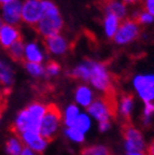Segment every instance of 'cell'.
Wrapping results in <instances>:
<instances>
[{
    "label": "cell",
    "instance_id": "cell-1",
    "mask_svg": "<svg viewBox=\"0 0 154 155\" xmlns=\"http://www.w3.org/2000/svg\"><path fill=\"white\" fill-rule=\"evenodd\" d=\"M43 15L36 25V30L43 38L60 34L64 28V19L59 9L52 0H42Z\"/></svg>",
    "mask_w": 154,
    "mask_h": 155
},
{
    "label": "cell",
    "instance_id": "cell-2",
    "mask_svg": "<svg viewBox=\"0 0 154 155\" xmlns=\"http://www.w3.org/2000/svg\"><path fill=\"white\" fill-rule=\"evenodd\" d=\"M62 123V112L54 104H50L46 106V111L44 113L43 119L41 122L40 136L50 142L55 137L58 128Z\"/></svg>",
    "mask_w": 154,
    "mask_h": 155
},
{
    "label": "cell",
    "instance_id": "cell-3",
    "mask_svg": "<svg viewBox=\"0 0 154 155\" xmlns=\"http://www.w3.org/2000/svg\"><path fill=\"white\" fill-rule=\"evenodd\" d=\"M89 70H91L89 82L100 92L107 93L113 90V87L111 85V75L105 64L91 61V59H89Z\"/></svg>",
    "mask_w": 154,
    "mask_h": 155
},
{
    "label": "cell",
    "instance_id": "cell-4",
    "mask_svg": "<svg viewBox=\"0 0 154 155\" xmlns=\"http://www.w3.org/2000/svg\"><path fill=\"white\" fill-rule=\"evenodd\" d=\"M140 25L134 18H126L122 21L118 31L113 37V42L118 45H127L134 42L139 37Z\"/></svg>",
    "mask_w": 154,
    "mask_h": 155
},
{
    "label": "cell",
    "instance_id": "cell-5",
    "mask_svg": "<svg viewBox=\"0 0 154 155\" xmlns=\"http://www.w3.org/2000/svg\"><path fill=\"white\" fill-rule=\"evenodd\" d=\"M122 135L127 152H143L145 140L141 131L130 125V123H124L122 124Z\"/></svg>",
    "mask_w": 154,
    "mask_h": 155
},
{
    "label": "cell",
    "instance_id": "cell-6",
    "mask_svg": "<svg viewBox=\"0 0 154 155\" xmlns=\"http://www.w3.org/2000/svg\"><path fill=\"white\" fill-rule=\"evenodd\" d=\"M132 85L137 94L143 101L153 102L154 100V74H138L134 78Z\"/></svg>",
    "mask_w": 154,
    "mask_h": 155
},
{
    "label": "cell",
    "instance_id": "cell-7",
    "mask_svg": "<svg viewBox=\"0 0 154 155\" xmlns=\"http://www.w3.org/2000/svg\"><path fill=\"white\" fill-rule=\"evenodd\" d=\"M43 15L42 0L22 1V22L29 26H36Z\"/></svg>",
    "mask_w": 154,
    "mask_h": 155
},
{
    "label": "cell",
    "instance_id": "cell-8",
    "mask_svg": "<svg viewBox=\"0 0 154 155\" xmlns=\"http://www.w3.org/2000/svg\"><path fill=\"white\" fill-rule=\"evenodd\" d=\"M0 17L3 24L17 26L22 22V0H15L0 7Z\"/></svg>",
    "mask_w": 154,
    "mask_h": 155
},
{
    "label": "cell",
    "instance_id": "cell-9",
    "mask_svg": "<svg viewBox=\"0 0 154 155\" xmlns=\"http://www.w3.org/2000/svg\"><path fill=\"white\" fill-rule=\"evenodd\" d=\"M27 113V122H28V130L38 133L40 131L41 122L46 111V106L40 102H32L25 108Z\"/></svg>",
    "mask_w": 154,
    "mask_h": 155
},
{
    "label": "cell",
    "instance_id": "cell-10",
    "mask_svg": "<svg viewBox=\"0 0 154 155\" xmlns=\"http://www.w3.org/2000/svg\"><path fill=\"white\" fill-rule=\"evenodd\" d=\"M44 46L46 51L54 56H62L66 54L70 48V42L62 34L49 37L44 40Z\"/></svg>",
    "mask_w": 154,
    "mask_h": 155
},
{
    "label": "cell",
    "instance_id": "cell-11",
    "mask_svg": "<svg viewBox=\"0 0 154 155\" xmlns=\"http://www.w3.org/2000/svg\"><path fill=\"white\" fill-rule=\"evenodd\" d=\"M87 112L99 122L110 121V119L116 117L104 97L93 100V102L87 107Z\"/></svg>",
    "mask_w": 154,
    "mask_h": 155
},
{
    "label": "cell",
    "instance_id": "cell-12",
    "mask_svg": "<svg viewBox=\"0 0 154 155\" xmlns=\"http://www.w3.org/2000/svg\"><path fill=\"white\" fill-rule=\"evenodd\" d=\"M21 137V141L23 142V144H25L27 148L32 149V151L37 152L38 154L42 153L48 147V141L45 139H43L40 136V134L34 133V131H24L19 135Z\"/></svg>",
    "mask_w": 154,
    "mask_h": 155
},
{
    "label": "cell",
    "instance_id": "cell-13",
    "mask_svg": "<svg viewBox=\"0 0 154 155\" xmlns=\"http://www.w3.org/2000/svg\"><path fill=\"white\" fill-rule=\"evenodd\" d=\"M18 40H22V35L16 26L5 24L0 28V45L2 48H9Z\"/></svg>",
    "mask_w": 154,
    "mask_h": 155
},
{
    "label": "cell",
    "instance_id": "cell-14",
    "mask_svg": "<svg viewBox=\"0 0 154 155\" xmlns=\"http://www.w3.org/2000/svg\"><path fill=\"white\" fill-rule=\"evenodd\" d=\"M24 59L28 63L41 64L44 61V53L40 44L37 41H30L25 43Z\"/></svg>",
    "mask_w": 154,
    "mask_h": 155
},
{
    "label": "cell",
    "instance_id": "cell-15",
    "mask_svg": "<svg viewBox=\"0 0 154 155\" xmlns=\"http://www.w3.org/2000/svg\"><path fill=\"white\" fill-rule=\"evenodd\" d=\"M105 14H110L116 16L122 22L126 19V16L128 14L127 5H125L121 0H111V1H106L104 5Z\"/></svg>",
    "mask_w": 154,
    "mask_h": 155
},
{
    "label": "cell",
    "instance_id": "cell-16",
    "mask_svg": "<svg viewBox=\"0 0 154 155\" xmlns=\"http://www.w3.org/2000/svg\"><path fill=\"white\" fill-rule=\"evenodd\" d=\"M134 96L130 94H124L122 95L120 99V104H118V109L120 111L121 115L124 119V123H129L130 114L132 112V108H134Z\"/></svg>",
    "mask_w": 154,
    "mask_h": 155
},
{
    "label": "cell",
    "instance_id": "cell-17",
    "mask_svg": "<svg viewBox=\"0 0 154 155\" xmlns=\"http://www.w3.org/2000/svg\"><path fill=\"white\" fill-rule=\"evenodd\" d=\"M14 82V72L12 67L5 61L0 59V84L5 87V90H10V87Z\"/></svg>",
    "mask_w": 154,
    "mask_h": 155
},
{
    "label": "cell",
    "instance_id": "cell-18",
    "mask_svg": "<svg viewBox=\"0 0 154 155\" xmlns=\"http://www.w3.org/2000/svg\"><path fill=\"white\" fill-rule=\"evenodd\" d=\"M93 97H94V95H93V92L89 86L80 85V86L77 87L75 93V101L79 104L87 108L93 102Z\"/></svg>",
    "mask_w": 154,
    "mask_h": 155
},
{
    "label": "cell",
    "instance_id": "cell-19",
    "mask_svg": "<svg viewBox=\"0 0 154 155\" xmlns=\"http://www.w3.org/2000/svg\"><path fill=\"white\" fill-rule=\"evenodd\" d=\"M120 24L121 21L119 18H116V16L110 14H105L104 22H102L105 36L109 39H113L114 35L116 34L119 27H120Z\"/></svg>",
    "mask_w": 154,
    "mask_h": 155
},
{
    "label": "cell",
    "instance_id": "cell-20",
    "mask_svg": "<svg viewBox=\"0 0 154 155\" xmlns=\"http://www.w3.org/2000/svg\"><path fill=\"white\" fill-rule=\"evenodd\" d=\"M71 77L78 79V80L84 81V82H89V74H91V70H89V61H85L83 63H80L73 68L71 72H70Z\"/></svg>",
    "mask_w": 154,
    "mask_h": 155
},
{
    "label": "cell",
    "instance_id": "cell-21",
    "mask_svg": "<svg viewBox=\"0 0 154 155\" xmlns=\"http://www.w3.org/2000/svg\"><path fill=\"white\" fill-rule=\"evenodd\" d=\"M24 51L25 43L23 42V40H18L8 48V53H9L10 57L15 61H22L24 59Z\"/></svg>",
    "mask_w": 154,
    "mask_h": 155
},
{
    "label": "cell",
    "instance_id": "cell-22",
    "mask_svg": "<svg viewBox=\"0 0 154 155\" xmlns=\"http://www.w3.org/2000/svg\"><path fill=\"white\" fill-rule=\"evenodd\" d=\"M23 142L16 137L8 139L5 142V152L8 155H19L23 150Z\"/></svg>",
    "mask_w": 154,
    "mask_h": 155
},
{
    "label": "cell",
    "instance_id": "cell-23",
    "mask_svg": "<svg viewBox=\"0 0 154 155\" xmlns=\"http://www.w3.org/2000/svg\"><path fill=\"white\" fill-rule=\"evenodd\" d=\"M24 68L25 70L34 78H41L45 75V68L44 66H42V64L24 61Z\"/></svg>",
    "mask_w": 154,
    "mask_h": 155
},
{
    "label": "cell",
    "instance_id": "cell-24",
    "mask_svg": "<svg viewBox=\"0 0 154 155\" xmlns=\"http://www.w3.org/2000/svg\"><path fill=\"white\" fill-rule=\"evenodd\" d=\"M80 155H111V153L105 145H91L83 149Z\"/></svg>",
    "mask_w": 154,
    "mask_h": 155
},
{
    "label": "cell",
    "instance_id": "cell-25",
    "mask_svg": "<svg viewBox=\"0 0 154 155\" xmlns=\"http://www.w3.org/2000/svg\"><path fill=\"white\" fill-rule=\"evenodd\" d=\"M79 116V109L75 104H70L67 107L65 112V124L67 127H72L75 120Z\"/></svg>",
    "mask_w": 154,
    "mask_h": 155
},
{
    "label": "cell",
    "instance_id": "cell-26",
    "mask_svg": "<svg viewBox=\"0 0 154 155\" xmlns=\"http://www.w3.org/2000/svg\"><path fill=\"white\" fill-rule=\"evenodd\" d=\"M89 126H91V120H89V116L86 114H79L72 127L79 129L80 131L84 134L85 131H87L89 129Z\"/></svg>",
    "mask_w": 154,
    "mask_h": 155
},
{
    "label": "cell",
    "instance_id": "cell-27",
    "mask_svg": "<svg viewBox=\"0 0 154 155\" xmlns=\"http://www.w3.org/2000/svg\"><path fill=\"white\" fill-rule=\"evenodd\" d=\"M65 134L68 138L71 139L75 142H83L84 141V134L80 131L79 129L75 128V127H68L66 129Z\"/></svg>",
    "mask_w": 154,
    "mask_h": 155
},
{
    "label": "cell",
    "instance_id": "cell-28",
    "mask_svg": "<svg viewBox=\"0 0 154 155\" xmlns=\"http://www.w3.org/2000/svg\"><path fill=\"white\" fill-rule=\"evenodd\" d=\"M134 19H136L139 25H150L154 23V17L145 10L141 11L140 13H138L137 16H135Z\"/></svg>",
    "mask_w": 154,
    "mask_h": 155
},
{
    "label": "cell",
    "instance_id": "cell-29",
    "mask_svg": "<svg viewBox=\"0 0 154 155\" xmlns=\"http://www.w3.org/2000/svg\"><path fill=\"white\" fill-rule=\"evenodd\" d=\"M154 113V102H147L143 109V124L148 126L151 122V116Z\"/></svg>",
    "mask_w": 154,
    "mask_h": 155
},
{
    "label": "cell",
    "instance_id": "cell-30",
    "mask_svg": "<svg viewBox=\"0 0 154 155\" xmlns=\"http://www.w3.org/2000/svg\"><path fill=\"white\" fill-rule=\"evenodd\" d=\"M44 68H45V74L50 75V77H56L60 72V66L55 61L48 63V65L44 66Z\"/></svg>",
    "mask_w": 154,
    "mask_h": 155
},
{
    "label": "cell",
    "instance_id": "cell-31",
    "mask_svg": "<svg viewBox=\"0 0 154 155\" xmlns=\"http://www.w3.org/2000/svg\"><path fill=\"white\" fill-rule=\"evenodd\" d=\"M143 8L145 11L154 17V0H143Z\"/></svg>",
    "mask_w": 154,
    "mask_h": 155
},
{
    "label": "cell",
    "instance_id": "cell-32",
    "mask_svg": "<svg viewBox=\"0 0 154 155\" xmlns=\"http://www.w3.org/2000/svg\"><path fill=\"white\" fill-rule=\"evenodd\" d=\"M110 126H111L110 121H106V122H99L98 127H99V130L100 131H106L110 128Z\"/></svg>",
    "mask_w": 154,
    "mask_h": 155
},
{
    "label": "cell",
    "instance_id": "cell-33",
    "mask_svg": "<svg viewBox=\"0 0 154 155\" xmlns=\"http://www.w3.org/2000/svg\"><path fill=\"white\" fill-rule=\"evenodd\" d=\"M19 155H39V154L37 152H35V151H32V149L27 148V147H24Z\"/></svg>",
    "mask_w": 154,
    "mask_h": 155
},
{
    "label": "cell",
    "instance_id": "cell-34",
    "mask_svg": "<svg viewBox=\"0 0 154 155\" xmlns=\"http://www.w3.org/2000/svg\"><path fill=\"white\" fill-rule=\"evenodd\" d=\"M147 153H148V155H154V140L148 145Z\"/></svg>",
    "mask_w": 154,
    "mask_h": 155
},
{
    "label": "cell",
    "instance_id": "cell-35",
    "mask_svg": "<svg viewBox=\"0 0 154 155\" xmlns=\"http://www.w3.org/2000/svg\"><path fill=\"white\" fill-rule=\"evenodd\" d=\"M125 5H136V3L140 2V0H121Z\"/></svg>",
    "mask_w": 154,
    "mask_h": 155
},
{
    "label": "cell",
    "instance_id": "cell-36",
    "mask_svg": "<svg viewBox=\"0 0 154 155\" xmlns=\"http://www.w3.org/2000/svg\"><path fill=\"white\" fill-rule=\"evenodd\" d=\"M12 1H15V0H0V7L3 5H7V3L12 2Z\"/></svg>",
    "mask_w": 154,
    "mask_h": 155
},
{
    "label": "cell",
    "instance_id": "cell-37",
    "mask_svg": "<svg viewBox=\"0 0 154 155\" xmlns=\"http://www.w3.org/2000/svg\"><path fill=\"white\" fill-rule=\"evenodd\" d=\"M126 155H145L143 152H127Z\"/></svg>",
    "mask_w": 154,
    "mask_h": 155
},
{
    "label": "cell",
    "instance_id": "cell-38",
    "mask_svg": "<svg viewBox=\"0 0 154 155\" xmlns=\"http://www.w3.org/2000/svg\"><path fill=\"white\" fill-rule=\"evenodd\" d=\"M3 25H5V24H3V22H2V19H1V17H0V28H1V27H2V26H3Z\"/></svg>",
    "mask_w": 154,
    "mask_h": 155
},
{
    "label": "cell",
    "instance_id": "cell-39",
    "mask_svg": "<svg viewBox=\"0 0 154 155\" xmlns=\"http://www.w3.org/2000/svg\"><path fill=\"white\" fill-rule=\"evenodd\" d=\"M0 120H1V109H0Z\"/></svg>",
    "mask_w": 154,
    "mask_h": 155
},
{
    "label": "cell",
    "instance_id": "cell-40",
    "mask_svg": "<svg viewBox=\"0 0 154 155\" xmlns=\"http://www.w3.org/2000/svg\"><path fill=\"white\" fill-rule=\"evenodd\" d=\"M106 1H111V0H105V2H106Z\"/></svg>",
    "mask_w": 154,
    "mask_h": 155
}]
</instances>
